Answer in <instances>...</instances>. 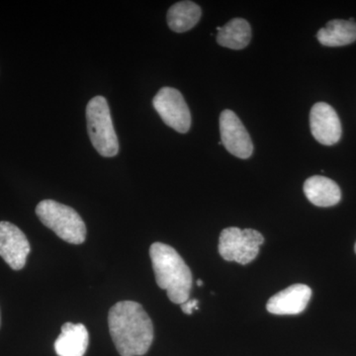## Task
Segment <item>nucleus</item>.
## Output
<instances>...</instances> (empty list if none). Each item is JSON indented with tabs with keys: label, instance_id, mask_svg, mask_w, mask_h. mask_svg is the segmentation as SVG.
<instances>
[{
	"label": "nucleus",
	"instance_id": "nucleus-1",
	"mask_svg": "<svg viewBox=\"0 0 356 356\" xmlns=\"http://www.w3.org/2000/svg\"><path fill=\"white\" fill-rule=\"evenodd\" d=\"M109 332L121 356L146 355L154 341V325L140 304L121 301L110 309Z\"/></svg>",
	"mask_w": 356,
	"mask_h": 356
},
{
	"label": "nucleus",
	"instance_id": "nucleus-2",
	"mask_svg": "<svg viewBox=\"0 0 356 356\" xmlns=\"http://www.w3.org/2000/svg\"><path fill=\"white\" fill-rule=\"evenodd\" d=\"M149 257L156 284L165 290L175 304H184L191 296L192 274L188 266L175 248L163 243H154Z\"/></svg>",
	"mask_w": 356,
	"mask_h": 356
},
{
	"label": "nucleus",
	"instance_id": "nucleus-3",
	"mask_svg": "<svg viewBox=\"0 0 356 356\" xmlns=\"http://www.w3.org/2000/svg\"><path fill=\"white\" fill-rule=\"evenodd\" d=\"M36 214L47 228L58 238L72 245H81L86 238V226L76 210L54 200H43L37 205Z\"/></svg>",
	"mask_w": 356,
	"mask_h": 356
},
{
	"label": "nucleus",
	"instance_id": "nucleus-4",
	"mask_svg": "<svg viewBox=\"0 0 356 356\" xmlns=\"http://www.w3.org/2000/svg\"><path fill=\"white\" fill-rule=\"evenodd\" d=\"M86 122L91 144L100 156L113 158L119 153V142L112 122L108 102L95 96L86 106Z\"/></svg>",
	"mask_w": 356,
	"mask_h": 356
},
{
	"label": "nucleus",
	"instance_id": "nucleus-5",
	"mask_svg": "<svg viewBox=\"0 0 356 356\" xmlns=\"http://www.w3.org/2000/svg\"><path fill=\"white\" fill-rule=\"evenodd\" d=\"M264 243V236L255 229L229 227L220 235L219 252L225 261L248 264L257 259Z\"/></svg>",
	"mask_w": 356,
	"mask_h": 356
},
{
	"label": "nucleus",
	"instance_id": "nucleus-6",
	"mask_svg": "<svg viewBox=\"0 0 356 356\" xmlns=\"http://www.w3.org/2000/svg\"><path fill=\"white\" fill-rule=\"evenodd\" d=\"M153 105L166 125L178 133L188 132L191 127V114L184 96L172 88L159 89L153 99Z\"/></svg>",
	"mask_w": 356,
	"mask_h": 356
},
{
	"label": "nucleus",
	"instance_id": "nucleus-7",
	"mask_svg": "<svg viewBox=\"0 0 356 356\" xmlns=\"http://www.w3.org/2000/svg\"><path fill=\"white\" fill-rule=\"evenodd\" d=\"M220 133L222 144L236 158L248 159L254 152L250 134L238 115L232 110H224L220 115Z\"/></svg>",
	"mask_w": 356,
	"mask_h": 356
},
{
	"label": "nucleus",
	"instance_id": "nucleus-8",
	"mask_svg": "<svg viewBox=\"0 0 356 356\" xmlns=\"http://www.w3.org/2000/svg\"><path fill=\"white\" fill-rule=\"evenodd\" d=\"M29 241L15 225L0 222V257L14 270L25 266L30 254Z\"/></svg>",
	"mask_w": 356,
	"mask_h": 356
},
{
	"label": "nucleus",
	"instance_id": "nucleus-9",
	"mask_svg": "<svg viewBox=\"0 0 356 356\" xmlns=\"http://www.w3.org/2000/svg\"><path fill=\"white\" fill-rule=\"evenodd\" d=\"M312 135L325 146L336 145L341 138L343 129L336 110L325 102H318L310 113Z\"/></svg>",
	"mask_w": 356,
	"mask_h": 356
},
{
	"label": "nucleus",
	"instance_id": "nucleus-10",
	"mask_svg": "<svg viewBox=\"0 0 356 356\" xmlns=\"http://www.w3.org/2000/svg\"><path fill=\"white\" fill-rule=\"evenodd\" d=\"M311 296L308 285L294 284L271 297L266 309L273 315H298L305 310Z\"/></svg>",
	"mask_w": 356,
	"mask_h": 356
},
{
	"label": "nucleus",
	"instance_id": "nucleus-11",
	"mask_svg": "<svg viewBox=\"0 0 356 356\" xmlns=\"http://www.w3.org/2000/svg\"><path fill=\"white\" fill-rule=\"evenodd\" d=\"M88 332L83 324L65 323L55 343L58 356H83L88 350Z\"/></svg>",
	"mask_w": 356,
	"mask_h": 356
},
{
	"label": "nucleus",
	"instance_id": "nucleus-12",
	"mask_svg": "<svg viewBox=\"0 0 356 356\" xmlns=\"http://www.w3.org/2000/svg\"><path fill=\"white\" fill-rule=\"evenodd\" d=\"M303 189L308 200L318 207H332L341 199V188L337 182L320 175L308 178Z\"/></svg>",
	"mask_w": 356,
	"mask_h": 356
},
{
	"label": "nucleus",
	"instance_id": "nucleus-13",
	"mask_svg": "<svg viewBox=\"0 0 356 356\" xmlns=\"http://www.w3.org/2000/svg\"><path fill=\"white\" fill-rule=\"evenodd\" d=\"M318 42L323 46L343 47L356 41L355 19H334L327 22L317 34Z\"/></svg>",
	"mask_w": 356,
	"mask_h": 356
},
{
	"label": "nucleus",
	"instance_id": "nucleus-14",
	"mask_svg": "<svg viewBox=\"0 0 356 356\" xmlns=\"http://www.w3.org/2000/svg\"><path fill=\"white\" fill-rule=\"evenodd\" d=\"M217 42L232 50H242L252 39V27L247 20L235 18L222 27H217Z\"/></svg>",
	"mask_w": 356,
	"mask_h": 356
},
{
	"label": "nucleus",
	"instance_id": "nucleus-15",
	"mask_svg": "<svg viewBox=\"0 0 356 356\" xmlns=\"http://www.w3.org/2000/svg\"><path fill=\"white\" fill-rule=\"evenodd\" d=\"M201 7L192 1H180L168 9L166 20L172 31L184 33L189 31L200 20Z\"/></svg>",
	"mask_w": 356,
	"mask_h": 356
},
{
	"label": "nucleus",
	"instance_id": "nucleus-16",
	"mask_svg": "<svg viewBox=\"0 0 356 356\" xmlns=\"http://www.w3.org/2000/svg\"><path fill=\"white\" fill-rule=\"evenodd\" d=\"M199 301L197 299H188L184 304H181V310L184 312L186 315H192L194 310H199L198 307Z\"/></svg>",
	"mask_w": 356,
	"mask_h": 356
},
{
	"label": "nucleus",
	"instance_id": "nucleus-17",
	"mask_svg": "<svg viewBox=\"0 0 356 356\" xmlns=\"http://www.w3.org/2000/svg\"><path fill=\"white\" fill-rule=\"evenodd\" d=\"M197 285H198L199 287L203 286V281L201 280H199L197 281Z\"/></svg>",
	"mask_w": 356,
	"mask_h": 356
},
{
	"label": "nucleus",
	"instance_id": "nucleus-18",
	"mask_svg": "<svg viewBox=\"0 0 356 356\" xmlns=\"http://www.w3.org/2000/svg\"><path fill=\"white\" fill-rule=\"evenodd\" d=\"M355 252H356V243H355Z\"/></svg>",
	"mask_w": 356,
	"mask_h": 356
}]
</instances>
